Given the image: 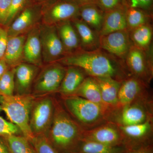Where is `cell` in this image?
Wrapping results in <instances>:
<instances>
[{"mask_svg": "<svg viewBox=\"0 0 153 153\" xmlns=\"http://www.w3.org/2000/svg\"><path fill=\"white\" fill-rule=\"evenodd\" d=\"M57 62L82 69L88 76L111 77L122 81L124 61L98 48L91 51L79 49L65 55Z\"/></svg>", "mask_w": 153, "mask_h": 153, "instance_id": "6da1fadb", "label": "cell"}, {"mask_svg": "<svg viewBox=\"0 0 153 153\" xmlns=\"http://www.w3.org/2000/svg\"><path fill=\"white\" fill-rule=\"evenodd\" d=\"M83 129L61 108L55 110L50 129L46 135L58 153H76L82 138Z\"/></svg>", "mask_w": 153, "mask_h": 153, "instance_id": "7a4b0ae2", "label": "cell"}, {"mask_svg": "<svg viewBox=\"0 0 153 153\" xmlns=\"http://www.w3.org/2000/svg\"><path fill=\"white\" fill-rule=\"evenodd\" d=\"M35 98L28 95H0V105L2 110L12 123L21 131L23 136L32 142L34 135L30 129V113Z\"/></svg>", "mask_w": 153, "mask_h": 153, "instance_id": "3957f363", "label": "cell"}, {"mask_svg": "<svg viewBox=\"0 0 153 153\" xmlns=\"http://www.w3.org/2000/svg\"><path fill=\"white\" fill-rule=\"evenodd\" d=\"M64 103L70 114L88 128L101 125L112 112L105 107L77 96L65 97Z\"/></svg>", "mask_w": 153, "mask_h": 153, "instance_id": "277c9868", "label": "cell"}, {"mask_svg": "<svg viewBox=\"0 0 153 153\" xmlns=\"http://www.w3.org/2000/svg\"><path fill=\"white\" fill-rule=\"evenodd\" d=\"M55 110L54 103L50 97L35 100L30 119V129L34 136L47 134L52 124Z\"/></svg>", "mask_w": 153, "mask_h": 153, "instance_id": "5b68a950", "label": "cell"}, {"mask_svg": "<svg viewBox=\"0 0 153 153\" xmlns=\"http://www.w3.org/2000/svg\"><path fill=\"white\" fill-rule=\"evenodd\" d=\"M152 50L144 51L132 45L125 60L133 76L147 83L153 76Z\"/></svg>", "mask_w": 153, "mask_h": 153, "instance_id": "8992f818", "label": "cell"}, {"mask_svg": "<svg viewBox=\"0 0 153 153\" xmlns=\"http://www.w3.org/2000/svg\"><path fill=\"white\" fill-rule=\"evenodd\" d=\"M39 30L42 58L44 62H57L66 55L55 25L44 24Z\"/></svg>", "mask_w": 153, "mask_h": 153, "instance_id": "52a82bcc", "label": "cell"}, {"mask_svg": "<svg viewBox=\"0 0 153 153\" xmlns=\"http://www.w3.org/2000/svg\"><path fill=\"white\" fill-rule=\"evenodd\" d=\"M66 71L65 67L59 62L50 63L44 67L36 79L34 93L42 95L59 90Z\"/></svg>", "mask_w": 153, "mask_h": 153, "instance_id": "ba28073f", "label": "cell"}, {"mask_svg": "<svg viewBox=\"0 0 153 153\" xmlns=\"http://www.w3.org/2000/svg\"><path fill=\"white\" fill-rule=\"evenodd\" d=\"M79 6L65 0H55L44 4L42 18L45 25H56L79 18Z\"/></svg>", "mask_w": 153, "mask_h": 153, "instance_id": "9c48e42d", "label": "cell"}, {"mask_svg": "<svg viewBox=\"0 0 153 153\" xmlns=\"http://www.w3.org/2000/svg\"><path fill=\"white\" fill-rule=\"evenodd\" d=\"M152 119L150 117L143 123L134 125H118L123 137V146L127 150L152 144Z\"/></svg>", "mask_w": 153, "mask_h": 153, "instance_id": "30bf717a", "label": "cell"}, {"mask_svg": "<svg viewBox=\"0 0 153 153\" xmlns=\"http://www.w3.org/2000/svg\"><path fill=\"white\" fill-rule=\"evenodd\" d=\"M132 45L128 30L99 36V48L124 62Z\"/></svg>", "mask_w": 153, "mask_h": 153, "instance_id": "8fae6325", "label": "cell"}, {"mask_svg": "<svg viewBox=\"0 0 153 153\" xmlns=\"http://www.w3.org/2000/svg\"><path fill=\"white\" fill-rule=\"evenodd\" d=\"M82 140L113 146H123V137L120 129L117 125L111 123L83 130Z\"/></svg>", "mask_w": 153, "mask_h": 153, "instance_id": "7c38bea8", "label": "cell"}, {"mask_svg": "<svg viewBox=\"0 0 153 153\" xmlns=\"http://www.w3.org/2000/svg\"><path fill=\"white\" fill-rule=\"evenodd\" d=\"M44 4L33 2L18 15L7 30L8 37L22 35L34 26L42 17Z\"/></svg>", "mask_w": 153, "mask_h": 153, "instance_id": "4fadbf2b", "label": "cell"}, {"mask_svg": "<svg viewBox=\"0 0 153 153\" xmlns=\"http://www.w3.org/2000/svg\"><path fill=\"white\" fill-rule=\"evenodd\" d=\"M146 82L132 76L122 81L118 94L117 109L143 97L146 91Z\"/></svg>", "mask_w": 153, "mask_h": 153, "instance_id": "5bb4252c", "label": "cell"}, {"mask_svg": "<svg viewBox=\"0 0 153 153\" xmlns=\"http://www.w3.org/2000/svg\"><path fill=\"white\" fill-rule=\"evenodd\" d=\"M145 99V97L139 99L122 108L118 117L119 126L138 124L152 117L148 111Z\"/></svg>", "mask_w": 153, "mask_h": 153, "instance_id": "9a60e30c", "label": "cell"}, {"mask_svg": "<svg viewBox=\"0 0 153 153\" xmlns=\"http://www.w3.org/2000/svg\"><path fill=\"white\" fill-rule=\"evenodd\" d=\"M15 91L17 95L30 94L31 87L38 71V66L21 63L14 68Z\"/></svg>", "mask_w": 153, "mask_h": 153, "instance_id": "2e32d148", "label": "cell"}, {"mask_svg": "<svg viewBox=\"0 0 153 153\" xmlns=\"http://www.w3.org/2000/svg\"><path fill=\"white\" fill-rule=\"evenodd\" d=\"M126 9V7L122 5L116 8L105 12L99 36H104L120 30H127Z\"/></svg>", "mask_w": 153, "mask_h": 153, "instance_id": "e0dca14e", "label": "cell"}, {"mask_svg": "<svg viewBox=\"0 0 153 153\" xmlns=\"http://www.w3.org/2000/svg\"><path fill=\"white\" fill-rule=\"evenodd\" d=\"M23 59L27 63L36 66H40L42 64L43 58L39 28H33L26 37Z\"/></svg>", "mask_w": 153, "mask_h": 153, "instance_id": "ac0fdd59", "label": "cell"}, {"mask_svg": "<svg viewBox=\"0 0 153 153\" xmlns=\"http://www.w3.org/2000/svg\"><path fill=\"white\" fill-rule=\"evenodd\" d=\"M94 78L100 88L102 98L105 104L112 111L117 109L118 94L121 80L107 76Z\"/></svg>", "mask_w": 153, "mask_h": 153, "instance_id": "d6986e66", "label": "cell"}, {"mask_svg": "<svg viewBox=\"0 0 153 153\" xmlns=\"http://www.w3.org/2000/svg\"><path fill=\"white\" fill-rule=\"evenodd\" d=\"M55 26L66 55L81 49L79 36L71 21L60 22Z\"/></svg>", "mask_w": 153, "mask_h": 153, "instance_id": "ffe728a7", "label": "cell"}, {"mask_svg": "<svg viewBox=\"0 0 153 153\" xmlns=\"http://www.w3.org/2000/svg\"><path fill=\"white\" fill-rule=\"evenodd\" d=\"M80 41L81 49L91 51L99 48V36L79 18L71 21Z\"/></svg>", "mask_w": 153, "mask_h": 153, "instance_id": "44dd1931", "label": "cell"}, {"mask_svg": "<svg viewBox=\"0 0 153 153\" xmlns=\"http://www.w3.org/2000/svg\"><path fill=\"white\" fill-rule=\"evenodd\" d=\"M85 72L81 68L68 66L59 88V91L65 97L74 95L85 79Z\"/></svg>", "mask_w": 153, "mask_h": 153, "instance_id": "7402d4cb", "label": "cell"}, {"mask_svg": "<svg viewBox=\"0 0 153 153\" xmlns=\"http://www.w3.org/2000/svg\"><path fill=\"white\" fill-rule=\"evenodd\" d=\"M26 37L25 35L8 37L4 59L9 67L15 68L24 59V45Z\"/></svg>", "mask_w": 153, "mask_h": 153, "instance_id": "603a6c76", "label": "cell"}, {"mask_svg": "<svg viewBox=\"0 0 153 153\" xmlns=\"http://www.w3.org/2000/svg\"><path fill=\"white\" fill-rule=\"evenodd\" d=\"M104 12L95 4L80 6L79 18L96 33L101 30L104 18Z\"/></svg>", "mask_w": 153, "mask_h": 153, "instance_id": "cb8c5ba5", "label": "cell"}, {"mask_svg": "<svg viewBox=\"0 0 153 153\" xmlns=\"http://www.w3.org/2000/svg\"><path fill=\"white\" fill-rule=\"evenodd\" d=\"M73 95L77 96L100 105L111 111L102 101L100 88L94 77L90 76L85 77Z\"/></svg>", "mask_w": 153, "mask_h": 153, "instance_id": "d4e9b609", "label": "cell"}, {"mask_svg": "<svg viewBox=\"0 0 153 153\" xmlns=\"http://www.w3.org/2000/svg\"><path fill=\"white\" fill-rule=\"evenodd\" d=\"M129 33L131 41L134 46L146 51L152 49L153 28L151 23L140 26Z\"/></svg>", "mask_w": 153, "mask_h": 153, "instance_id": "484cf974", "label": "cell"}, {"mask_svg": "<svg viewBox=\"0 0 153 153\" xmlns=\"http://www.w3.org/2000/svg\"><path fill=\"white\" fill-rule=\"evenodd\" d=\"M127 151L123 146H113L82 140L76 153H126Z\"/></svg>", "mask_w": 153, "mask_h": 153, "instance_id": "4316f807", "label": "cell"}, {"mask_svg": "<svg viewBox=\"0 0 153 153\" xmlns=\"http://www.w3.org/2000/svg\"><path fill=\"white\" fill-rule=\"evenodd\" d=\"M152 19V14L140 9L126 7V20L128 32L140 26L151 23Z\"/></svg>", "mask_w": 153, "mask_h": 153, "instance_id": "83f0119b", "label": "cell"}, {"mask_svg": "<svg viewBox=\"0 0 153 153\" xmlns=\"http://www.w3.org/2000/svg\"><path fill=\"white\" fill-rule=\"evenodd\" d=\"M4 138L11 153H36L31 142L23 135H14Z\"/></svg>", "mask_w": 153, "mask_h": 153, "instance_id": "f1b7e54d", "label": "cell"}, {"mask_svg": "<svg viewBox=\"0 0 153 153\" xmlns=\"http://www.w3.org/2000/svg\"><path fill=\"white\" fill-rule=\"evenodd\" d=\"M15 89V71L13 68L8 69L0 78V95H14Z\"/></svg>", "mask_w": 153, "mask_h": 153, "instance_id": "f546056e", "label": "cell"}, {"mask_svg": "<svg viewBox=\"0 0 153 153\" xmlns=\"http://www.w3.org/2000/svg\"><path fill=\"white\" fill-rule=\"evenodd\" d=\"M31 143L34 147L36 153H58L46 135L35 136Z\"/></svg>", "mask_w": 153, "mask_h": 153, "instance_id": "4dcf8cb0", "label": "cell"}, {"mask_svg": "<svg viewBox=\"0 0 153 153\" xmlns=\"http://www.w3.org/2000/svg\"><path fill=\"white\" fill-rule=\"evenodd\" d=\"M33 2H35L34 0H11L5 25L13 22L27 6Z\"/></svg>", "mask_w": 153, "mask_h": 153, "instance_id": "1f68e13d", "label": "cell"}, {"mask_svg": "<svg viewBox=\"0 0 153 153\" xmlns=\"http://www.w3.org/2000/svg\"><path fill=\"white\" fill-rule=\"evenodd\" d=\"M21 133V131L16 125L0 116V136L5 137L14 135H19Z\"/></svg>", "mask_w": 153, "mask_h": 153, "instance_id": "d6a6232c", "label": "cell"}, {"mask_svg": "<svg viewBox=\"0 0 153 153\" xmlns=\"http://www.w3.org/2000/svg\"><path fill=\"white\" fill-rule=\"evenodd\" d=\"M127 7L140 9L152 14L153 0H126Z\"/></svg>", "mask_w": 153, "mask_h": 153, "instance_id": "836d02e7", "label": "cell"}, {"mask_svg": "<svg viewBox=\"0 0 153 153\" xmlns=\"http://www.w3.org/2000/svg\"><path fill=\"white\" fill-rule=\"evenodd\" d=\"M95 4L104 13L123 5L121 0H96Z\"/></svg>", "mask_w": 153, "mask_h": 153, "instance_id": "e575fe53", "label": "cell"}, {"mask_svg": "<svg viewBox=\"0 0 153 153\" xmlns=\"http://www.w3.org/2000/svg\"><path fill=\"white\" fill-rule=\"evenodd\" d=\"M11 0H0V24L5 25Z\"/></svg>", "mask_w": 153, "mask_h": 153, "instance_id": "d590c367", "label": "cell"}, {"mask_svg": "<svg viewBox=\"0 0 153 153\" xmlns=\"http://www.w3.org/2000/svg\"><path fill=\"white\" fill-rule=\"evenodd\" d=\"M8 39L7 30L0 27V60L4 58Z\"/></svg>", "mask_w": 153, "mask_h": 153, "instance_id": "8d00e7d4", "label": "cell"}, {"mask_svg": "<svg viewBox=\"0 0 153 153\" xmlns=\"http://www.w3.org/2000/svg\"><path fill=\"white\" fill-rule=\"evenodd\" d=\"M126 153H153L152 144L143 146L139 148L127 151Z\"/></svg>", "mask_w": 153, "mask_h": 153, "instance_id": "74e56055", "label": "cell"}, {"mask_svg": "<svg viewBox=\"0 0 153 153\" xmlns=\"http://www.w3.org/2000/svg\"><path fill=\"white\" fill-rule=\"evenodd\" d=\"M0 153H11L5 139L0 136Z\"/></svg>", "mask_w": 153, "mask_h": 153, "instance_id": "f35d334b", "label": "cell"}, {"mask_svg": "<svg viewBox=\"0 0 153 153\" xmlns=\"http://www.w3.org/2000/svg\"><path fill=\"white\" fill-rule=\"evenodd\" d=\"M80 7L88 4H95L96 0H65Z\"/></svg>", "mask_w": 153, "mask_h": 153, "instance_id": "ab89813d", "label": "cell"}, {"mask_svg": "<svg viewBox=\"0 0 153 153\" xmlns=\"http://www.w3.org/2000/svg\"><path fill=\"white\" fill-rule=\"evenodd\" d=\"M9 67L4 58L0 60V78L5 73L6 71L9 69Z\"/></svg>", "mask_w": 153, "mask_h": 153, "instance_id": "60d3db41", "label": "cell"}, {"mask_svg": "<svg viewBox=\"0 0 153 153\" xmlns=\"http://www.w3.org/2000/svg\"><path fill=\"white\" fill-rule=\"evenodd\" d=\"M34 1L36 2L42 3V4H47V3L51 2L55 0H34Z\"/></svg>", "mask_w": 153, "mask_h": 153, "instance_id": "b9f144b4", "label": "cell"}, {"mask_svg": "<svg viewBox=\"0 0 153 153\" xmlns=\"http://www.w3.org/2000/svg\"><path fill=\"white\" fill-rule=\"evenodd\" d=\"M123 4V5L124 6H125V7H127V3L126 1V0H121Z\"/></svg>", "mask_w": 153, "mask_h": 153, "instance_id": "7bdbcfd3", "label": "cell"}, {"mask_svg": "<svg viewBox=\"0 0 153 153\" xmlns=\"http://www.w3.org/2000/svg\"><path fill=\"white\" fill-rule=\"evenodd\" d=\"M1 110H2L1 108V105H0V112H1Z\"/></svg>", "mask_w": 153, "mask_h": 153, "instance_id": "ee69618b", "label": "cell"}]
</instances>
